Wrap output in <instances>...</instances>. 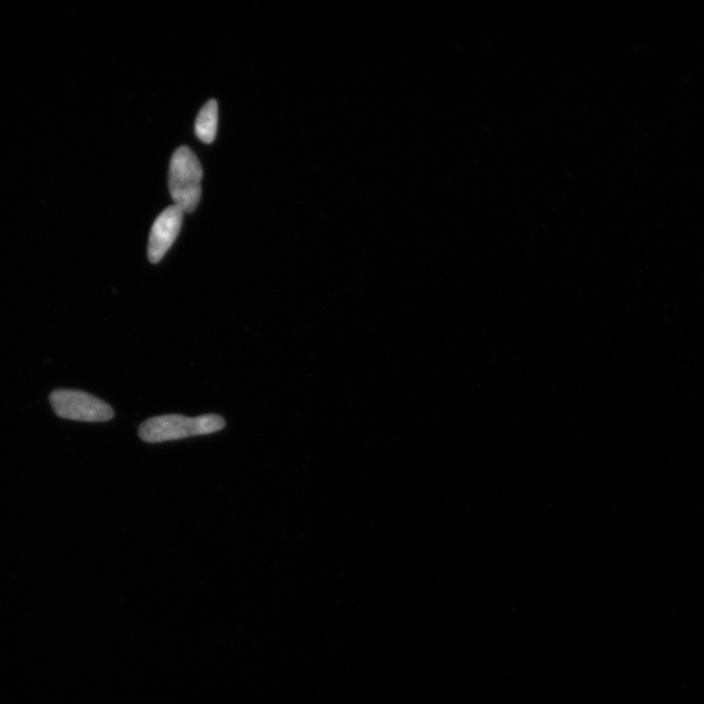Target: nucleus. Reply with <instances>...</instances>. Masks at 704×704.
<instances>
[{
  "label": "nucleus",
  "instance_id": "f257e3e1",
  "mask_svg": "<svg viewBox=\"0 0 704 704\" xmlns=\"http://www.w3.org/2000/svg\"><path fill=\"white\" fill-rule=\"evenodd\" d=\"M225 427L226 420L217 414L202 415L196 418L170 414L148 419L141 425L138 433L145 442L159 443L210 434Z\"/></svg>",
  "mask_w": 704,
  "mask_h": 704
},
{
  "label": "nucleus",
  "instance_id": "f03ea898",
  "mask_svg": "<svg viewBox=\"0 0 704 704\" xmlns=\"http://www.w3.org/2000/svg\"><path fill=\"white\" fill-rule=\"evenodd\" d=\"M203 169L195 154L187 146L173 153L170 164L169 189L174 205L192 212L200 203Z\"/></svg>",
  "mask_w": 704,
  "mask_h": 704
},
{
  "label": "nucleus",
  "instance_id": "39448f33",
  "mask_svg": "<svg viewBox=\"0 0 704 704\" xmlns=\"http://www.w3.org/2000/svg\"><path fill=\"white\" fill-rule=\"evenodd\" d=\"M218 107L217 101L211 99L200 110L196 123L195 133L203 143H212L218 132Z\"/></svg>",
  "mask_w": 704,
  "mask_h": 704
},
{
  "label": "nucleus",
  "instance_id": "7ed1b4c3",
  "mask_svg": "<svg viewBox=\"0 0 704 704\" xmlns=\"http://www.w3.org/2000/svg\"><path fill=\"white\" fill-rule=\"evenodd\" d=\"M50 401L55 414L63 419L95 423L107 422L114 417L112 407L81 391H54Z\"/></svg>",
  "mask_w": 704,
  "mask_h": 704
},
{
  "label": "nucleus",
  "instance_id": "20e7f679",
  "mask_svg": "<svg viewBox=\"0 0 704 704\" xmlns=\"http://www.w3.org/2000/svg\"><path fill=\"white\" fill-rule=\"evenodd\" d=\"M183 214V210L172 205L156 218L148 243V258L152 264L159 263L173 245L180 233Z\"/></svg>",
  "mask_w": 704,
  "mask_h": 704
}]
</instances>
